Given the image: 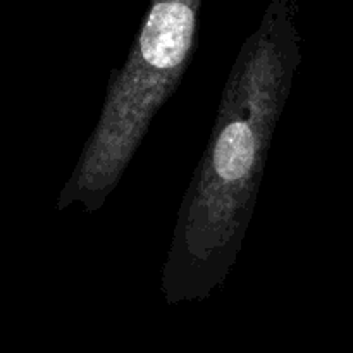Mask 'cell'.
Listing matches in <instances>:
<instances>
[{
  "instance_id": "1",
  "label": "cell",
  "mask_w": 353,
  "mask_h": 353,
  "mask_svg": "<svg viewBox=\"0 0 353 353\" xmlns=\"http://www.w3.org/2000/svg\"><path fill=\"white\" fill-rule=\"evenodd\" d=\"M192 37L193 10L186 3H157L141 31V57L155 69L178 68L192 45Z\"/></svg>"
},
{
  "instance_id": "2",
  "label": "cell",
  "mask_w": 353,
  "mask_h": 353,
  "mask_svg": "<svg viewBox=\"0 0 353 353\" xmlns=\"http://www.w3.org/2000/svg\"><path fill=\"white\" fill-rule=\"evenodd\" d=\"M255 155V141L245 123H231L217 140L214 162L217 174L224 179H240L248 174Z\"/></svg>"
}]
</instances>
